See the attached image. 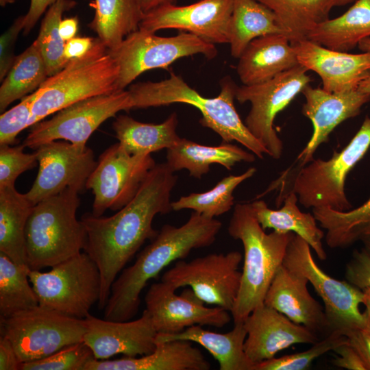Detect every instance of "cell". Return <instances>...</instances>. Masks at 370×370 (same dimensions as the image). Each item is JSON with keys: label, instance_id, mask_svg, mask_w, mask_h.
I'll list each match as a JSON object with an SVG mask.
<instances>
[{"label": "cell", "instance_id": "obj_33", "mask_svg": "<svg viewBox=\"0 0 370 370\" xmlns=\"http://www.w3.org/2000/svg\"><path fill=\"white\" fill-rule=\"evenodd\" d=\"M90 5L95 14L88 26L109 49L138 30L144 14L136 0H94Z\"/></svg>", "mask_w": 370, "mask_h": 370}, {"label": "cell", "instance_id": "obj_41", "mask_svg": "<svg viewBox=\"0 0 370 370\" xmlns=\"http://www.w3.org/2000/svg\"><path fill=\"white\" fill-rule=\"evenodd\" d=\"M94 358L91 349L82 341L65 346L45 358L22 362L21 370H84Z\"/></svg>", "mask_w": 370, "mask_h": 370}, {"label": "cell", "instance_id": "obj_34", "mask_svg": "<svg viewBox=\"0 0 370 370\" xmlns=\"http://www.w3.org/2000/svg\"><path fill=\"white\" fill-rule=\"evenodd\" d=\"M44 57L34 40L16 59L0 87V111L36 91L48 77Z\"/></svg>", "mask_w": 370, "mask_h": 370}, {"label": "cell", "instance_id": "obj_43", "mask_svg": "<svg viewBox=\"0 0 370 370\" xmlns=\"http://www.w3.org/2000/svg\"><path fill=\"white\" fill-rule=\"evenodd\" d=\"M35 91L21 99L20 103L1 113L0 116V145H13L16 136L25 129L31 127L32 106Z\"/></svg>", "mask_w": 370, "mask_h": 370}, {"label": "cell", "instance_id": "obj_49", "mask_svg": "<svg viewBox=\"0 0 370 370\" xmlns=\"http://www.w3.org/2000/svg\"><path fill=\"white\" fill-rule=\"evenodd\" d=\"M21 362L11 342L0 336V370H21Z\"/></svg>", "mask_w": 370, "mask_h": 370}, {"label": "cell", "instance_id": "obj_9", "mask_svg": "<svg viewBox=\"0 0 370 370\" xmlns=\"http://www.w3.org/2000/svg\"><path fill=\"white\" fill-rule=\"evenodd\" d=\"M109 51L119 69V90H125L145 71L166 69L178 59L196 54L212 59L218 53L215 45L191 33L180 32L175 36L164 37L140 29Z\"/></svg>", "mask_w": 370, "mask_h": 370}, {"label": "cell", "instance_id": "obj_52", "mask_svg": "<svg viewBox=\"0 0 370 370\" xmlns=\"http://www.w3.org/2000/svg\"><path fill=\"white\" fill-rule=\"evenodd\" d=\"M177 1V0H136L143 14L161 6L176 4Z\"/></svg>", "mask_w": 370, "mask_h": 370}, {"label": "cell", "instance_id": "obj_35", "mask_svg": "<svg viewBox=\"0 0 370 370\" xmlns=\"http://www.w3.org/2000/svg\"><path fill=\"white\" fill-rule=\"evenodd\" d=\"M276 16L291 43L306 39L319 23L329 18L330 0H256Z\"/></svg>", "mask_w": 370, "mask_h": 370}, {"label": "cell", "instance_id": "obj_57", "mask_svg": "<svg viewBox=\"0 0 370 370\" xmlns=\"http://www.w3.org/2000/svg\"><path fill=\"white\" fill-rule=\"evenodd\" d=\"M356 0H330L332 7L345 5Z\"/></svg>", "mask_w": 370, "mask_h": 370}, {"label": "cell", "instance_id": "obj_7", "mask_svg": "<svg viewBox=\"0 0 370 370\" xmlns=\"http://www.w3.org/2000/svg\"><path fill=\"white\" fill-rule=\"evenodd\" d=\"M119 74L109 49L97 37L86 55L69 60L35 91L32 126L76 102L119 90Z\"/></svg>", "mask_w": 370, "mask_h": 370}, {"label": "cell", "instance_id": "obj_29", "mask_svg": "<svg viewBox=\"0 0 370 370\" xmlns=\"http://www.w3.org/2000/svg\"><path fill=\"white\" fill-rule=\"evenodd\" d=\"M370 37V0H356L343 14L317 25L306 39L326 48L348 52Z\"/></svg>", "mask_w": 370, "mask_h": 370}, {"label": "cell", "instance_id": "obj_21", "mask_svg": "<svg viewBox=\"0 0 370 370\" xmlns=\"http://www.w3.org/2000/svg\"><path fill=\"white\" fill-rule=\"evenodd\" d=\"M247 331L244 349L254 364L275 357L293 345L313 344L321 338L264 304L256 308L243 322Z\"/></svg>", "mask_w": 370, "mask_h": 370}, {"label": "cell", "instance_id": "obj_32", "mask_svg": "<svg viewBox=\"0 0 370 370\" xmlns=\"http://www.w3.org/2000/svg\"><path fill=\"white\" fill-rule=\"evenodd\" d=\"M272 34L287 36L269 8L256 0H234L228 42L232 57L239 58L253 40Z\"/></svg>", "mask_w": 370, "mask_h": 370}, {"label": "cell", "instance_id": "obj_50", "mask_svg": "<svg viewBox=\"0 0 370 370\" xmlns=\"http://www.w3.org/2000/svg\"><path fill=\"white\" fill-rule=\"evenodd\" d=\"M58 0H30V5L26 14L24 15L23 33H29L40 16L47 10Z\"/></svg>", "mask_w": 370, "mask_h": 370}, {"label": "cell", "instance_id": "obj_23", "mask_svg": "<svg viewBox=\"0 0 370 370\" xmlns=\"http://www.w3.org/2000/svg\"><path fill=\"white\" fill-rule=\"evenodd\" d=\"M308 280L283 264L267 291L264 304L322 338L332 331L322 306L310 294Z\"/></svg>", "mask_w": 370, "mask_h": 370}, {"label": "cell", "instance_id": "obj_8", "mask_svg": "<svg viewBox=\"0 0 370 370\" xmlns=\"http://www.w3.org/2000/svg\"><path fill=\"white\" fill-rule=\"evenodd\" d=\"M51 268L47 272L29 273L39 306L68 317L86 318L101 295V275L95 262L82 251Z\"/></svg>", "mask_w": 370, "mask_h": 370}, {"label": "cell", "instance_id": "obj_16", "mask_svg": "<svg viewBox=\"0 0 370 370\" xmlns=\"http://www.w3.org/2000/svg\"><path fill=\"white\" fill-rule=\"evenodd\" d=\"M35 151L38 171L32 187L25 193L34 206L66 188L80 193L97 164L91 149L65 140L44 143Z\"/></svg>", "mask_w": 370, "mask_h": 370}, {"label": "cell", "instance_id": "obj_37", "mask_svg": "<svg viewBox=\"0 0 370 370\" xmlns=\"http://www.w3.org/2000/svg\"><path fill=\"white\" fill-rule=\"evenodd\" d=\"M30 268L18 264L0 251V316L8 318L39 305L29 281Z\"/></svg>", "mask_w": 370, "mask_h": 370}, {"label": "cell", "instance_id": "obj_54", "mask_svg": "<svg viewBox=\"0 0 370 370\" xmlns=\"http://www.w3.org/2000/svg\"><path fill=\"white\" fill-rule=\"evenodd\" d=\"M358 90L362 92L370 94V71L365 77L360 82Z\"/></svg>", "mask_w": 370, "mask_h": 370}, {"label": "cell", "instance_id": "obj_27", "mask_svg": "<svg viewBox=\"0 0 370 370\" xmlns=\"http://www.w3.org/2000/svg\"><path fill=\"white\" fill-rule=\"evenodd\" d=\"M246 337L243 323L234 324L226 333L211 332L195 325L175 334H157L156 343L175 340L193 341L212 354L219 362L220 370H254L256 364L245 352Z\"/></svg>", "mask_w": 370, "mask_h": 370}, {"label": "cell", "instance_id": "obj_36", "mask_svg": "<svg viewBox=\"0 0 370 370\" xmlns=\"http://www.w3.org/2000/svg\"><path fill=\"white\" fill-rule=\"evenodd\" d=\"M312 210L319 226L326 231L325 241L332 249L347 248L370 231V197L360 206L347 211L329 208Z\"/></svg>", "mask_w": 370, "mask_h": 370}, {"label": "cell", "instance_id": "obj_53", "mask_svg": "<svg viewBox=\"0 0 370 370\" xmlns=\"http://www.w3.org/2000/svg\"><path fill=\"white\" fill-rule=\"evenodd\" d=\"M364 299L362 304L365 306V311L363 312L365 319V329L370 333V288H367L363 290Z\"/></svg>", "mask_w": 370, "mask_h": 370}, {"label": "cell", "instance_id": "obj_58", "mask_svg": "<svg viewBox=\"0 0 370 370\" xmlns=\"http://www.w3.org/2000/svg\"><path fill=\"white\" fill-rule=\"evenodd\" d=\"M16 0H0V5L2 7L5 6L7 4L12 3Z\"/></svg>", "mask_w": 370, "mask_h": 370}, {"label": "cell", "instance_id": "obj_55", "mask_svg": "<svg viewBox=\"0 0 370 370\" xmlns=\"http://www.w3.org/2000/svg\"><path fill=\"white\" fill-rule=\"evenodd\" d=\"M358 47L362 52H370V37L360 41Z\"/></svg>", "mask_w": 370, "mask_h": 370}, {"label": "cell", "instance_id": "obj_1", "mask_svg": "<svg viewBox=\"0 0 370 370\" xmlns=\"http://www.w3.org/2000/svg\"><path fill=\"white\" fill-rule=\"evenodd\" d=\"M177 176L166 162L156 164L134 197L110 217H82L87 232L84 249L97 264L101 275L99 309L105 308L112 284L125 264L147 240L158 232L153 227L156 215L172 210L171 194Z\"/></svg>", "mask_w": 370, "mask_h": 370}, {"label": "cell", "instance_id": "obj_40", "mask_svg": "<svg viewBox=\"0 0 370 370\" xmlns=\"http://www.w3.org/2000/svg\"><path fill=\"white\" fill-rule=\"evenodd\" d=\"M347 342L346 336L339 331H333L321 338L306 351L273 358L255 365L254 370H304L325 353Z\"/></svg>", "mask_w": 370, "mask_h": 370}, {"label": "cell", "instance_id": "obj_42", "mask_svg": "<svg viewBox=\"0 0 370 370\" xmlns=\"http://www.w3.org/2000/svg\"><path fill=\"white\" fill-rule=\"evenodd\" d=\"M23 144L11 147L0 145V188L13 186L23 172L34 169L38 162L37 153L23 151Z\"/></svg>", "mask_w": 370, "mask_h": 370}, {"label": "cell", "instance_id": "obj_11", "mask_svg": "<svg viewBox=\"0 0 370 370\" xmlns=\"http://www.w3.org/2000/svg\"><path fill=\"white\" fill-rule=\"evenodd\" d=\"M309 244L293 234L283 260L289 270L305 277L324 304V311L332 331L344 334L365 329L362 304L364 291L347 280H339L325 273L316 263Z\"/></svg>", "mask_w": 370, "mask_h": 370}, {"label": "cell", "instance_id": "obj_5", "mask_svg": "<svg viewBox=\"0 0 370 370\" xmlns=\"http://www.w3.org/2000/svg\"><path fill=\"white\" fill-rule=\"evenodd\" d=\"M79 193L66 188L34 206L25 228L27 261L31 270L52 267L84 251L87 232L77 218Z\"/></svg>", "mask_w": 370, "mask_h": 370}, {"label": "cell", "instance_id": "obj_48", "mask_svg": "<svg viewBox=\"0 0 370 370\" xmlns=\"http://www.w3.org/2000/svg\"><path fill=\"white\" fill-rule=\"evenodd\" d=\"M95 39L88 36H75L65 42L64 55L69 61L86 55L92 48Z\"/></svg>", "mask_w": 370, "mask_h": 370}, {"label": "cell", "instance_id": "obj_45", "mask_svg": "<svg viewBox=\"0 0 370 370\" xmlns=\"http://www.w3.org/2000/svg\"><path fill=\"white\" fill-rule=\"evenodd\" d=\"M346 280L360 290L370 288V254L363 248L353 251L345 266Z\"/></svg>", "mask_w": 370, "mask_h": 370}, {"label": "cell", "instance_id": "obj_39", "mask_svg": "<svg viewBox=\"0 0 370 370\" xmlns=\"http://www.w3.org/2000/svg\"><path fill=\"white\" fill-rule=\"evenodd\" d=\"M75 5L73 0H58L47 10L42 21L35 41L45 60L49 77L62 70L69 62L64 55L65 42L60 36L59 25L63 13Z\"/></svg>", "mask_w": 370, "mask_h": 370}, {"label": "cell", "instance_id": "obj_6", "mask_svg": "<svg viewBox=\"0 0 370 370\" xmlns=\"http://www.w3.org/2000/svg\"><path fill=\"white\" fill-rule=\"evenodd\" d=\"M370 147V116L367 115L354 136L339 152L335 151L328 160L313 158L304 165H298L283 174L291 175L286 180H275L273 183L290 182L280 188V193L290 187L277 199V205L288 192H293L298 202L306 208H329L347 211L352 208L345 193L347 176L365 156Z\"/></svg>", "mask_w": 370, "mask_h": 370}, {"label": "cell", "instance_id": "obj_25", "mask_svg": "<svg viewBox=\"0 0 370 370\" xmlns=\"http://www.w3.org/2000/svg\"><path fill=\"white\" fill-rule=\"evenodd\" d=\"M210 365L201 352L188 341L156 343L150 354L115 360L92 359L84 370H208Z\"/></svg>", "mask_w": 370, "mask_h": 370}, {"label": "cell", "instance_id": "obj_4", "mask_svg": "<svg viewBox=\"0 0 370 370\" xmlns=\"http://www.w3.org/2000/svg\"><path fill=\"white\" fill-rule=\"evenodd\" d=\"M227 232L234 239L241 241L244 249L240 288L230 312L234 323H242L256 308L264 304L294 233L274 230L266 233L250 203L234 206Z\"/></svg>", "mask_w": 370, "mask_h": 370}, {"label": "cell", "instance_id": "obj_13", "mask_svg": "<svg viewBox=\"0 0 370 370\" xmlns=\"http://www.w3.org/2000/svg\"><path fill=\"white\" fill-rule=\"evenodd\" d=\"M130 110L128 90L94 96L71 104L55 113L52 118L32 125L23 144L36 149L44 143L63 140L86 147L90 136L105 121L120 111Z\"/></svg>", "mask_w": 370, "mask_h": 370}, {"label": "cell", "instance_id": "obj_20", "mask_svg": "<svg viewBox=\"0 0 370 370\" xmlns=\"http://www.w3.org/2000/svg\"><path fill=\"white\" fill-rule=\"evenodd\" d=\"M305 102L301 112L311 121L313 132L296 162L302 166L314 158L318 147L329 140L330 133L342 122L360 114L364 105L370 101V94L358 89L331 92L310 84L301 91Z\"/></svg>", "mask_w": 370, "mask_h": 370}, {"label": "cell", "instance_id": "obj_51", "mask_svg": "<svg viewBox=\"0 0 370 370\" xmlns=\"http://www.w3.org/2000/svg\"><path fill=\"white\" fill-rule=\"evenodd\" d=\"M79 21L77 17L62 18L59 25V32L63 40L66 41L75 37L78 30Z\"/></svg>", "mask_w": 370, "mask_h": 370}, {"label": "cell", "instance_id": "obj_2", "mask_svg": "<svg viewBox=\"0 0 370 370\" xmlns=\"http://www.w3.org/2000/svg\"><path fill=\"white\" fill-rule=\"evenodd\" d=\"M221 227L217 219L194 211L180 227L163 225L134 263L123 269L112 284L104 319L131 320L138 311L140 295L148 281L156 278L171 263L186 258L193 249L211 245Z\"/></svg>", "mask_w": 370, "mask_h": 370}, {"label": "cell", "instance_id": "obj_14", "mask_svg": "<svg viewBox=\"0 0 370 370\" xmlns=\"http://www.w3.org/2000/svg\"><path fill=\"white\" fill-rule=\"evenodd\" d=\"M243 256L238 251L210 254L190 261L177 260L164 273L161 281L176 290L189 286L204 303L231 312L241 285L238 267Z\"/></svg>", "mask_w": 370, "mask_h": 370}, {"label": "cell", "instance_id": "obj_38", "mask_svg": "<svg viewBox=\"0 0 370 370\" xmlns=\"http://www.w3.org/2000/svg\"><path fill=\"white\" fill-rule=\"evenodd\" d=\"M256 172L255 167H250L242 174L225 177L206 192L190 193L172 201V210L190 209L208 218L224 214L234 205L233 193L236 187L251 177Z\"/></svg>", "mask_w": 370, "mask_h": 370}, {"label": "cell", "instance_id": "obj_10", "mask_svg": "<svg viewBox=\"0 0 370 370\" xmlns=\"http://www.w3.org/2000/svg\"><path fill=\"white\" fill-rule=\"evenodd\" d=\"M1 336L14 347L21 362L45 358L62 347L84 341L82 319L39 305L0 319Z\"/></svg>", "mask_w": 370, "mask_h": 370}, {"label": "cell", "instance_id": "obj_24", "mask_svg": "<svg viewBox=\"0 0 370 370\" xmlns=\"http://www.w3.org/2000/svg\"><path fill=\"white\" fill-rule=\"evenodd\" d=\"M299 64L288 37L267 34L253 40L238 58V76L243 85L268 81Z\"/></svg>", "mask_w": 370, "mask_h": 370}, {"label": "cell", "instance_id": "obj_18", "mask_svg": "<svg viewBox=\"0 0 370 370\" xmlns=\"http://www.w3.org/2000/svg\"><path fill=\"white\" fill-rule=\"evenodd\" d=\"M170 284L153 283L145 297V310L158 334H175L195 325L222 328L231 321V312L221 307H206L192 291L180 295Z\"/></svg>", "mask_w": 370, "mask_h": 370}, {"label": "cell", "instance_id": "obj_3", "mask_svg": "<svg viewBox=\"0 0 370 370\" xmlns=\"http://www.w3.org/2000/svg\"><path fill=\"white\" fill-rule=\"evenodd\" d=\"M237 86L230 76L221 82L220 93L208 98L200 95L174 73L160 82H139L130 86V109L159 107L172 103H186L201 114L200 124L216 132L223 143L236 141L257 158L262 159L269 152L249 131L234 106Z\"/></svg>", "mask_w": 370, "mask_h": 370}, {"label": "cell", "instance_id": "obj_26", "mask_svg": "<svg viewBox=\"0 0 370 370\" xmlns=\"http://www.w3.org/2000/svg\"><path fill=\"white\" fill-rule=\"evenodd\" d=\"M297 202V195L290 191L282 198L280 205L284 204L278 210L269 208L263 200L250 204L258 221L264 230L273 229L279 232H293L298 235L309 244L319 260H324L327 258L322 241L325 234L318 226L314 214L301 212Z\"/></svg>", "mask_w": 370, "mask_h": 370}, {"label": "cell", "instance_id": "obj_28", "mask_svg": "<svg viewBox=\"0 0 370 370\" xmlns=\"http://www.w3.org/2000/svg\"><path fill=\"white\" fill-rule=\"evenodd\" d=\"M256 156L230 143L208 146L182 138L174 147L166 149V163L174 171L186 169L193 177L201 179L217 164L227 170L242 162H253Z\"/></svg>", "mask_w": 370, "mask_h": 370}, {"label": "cell", "instance_id": "obj_30", "mask_svg": "<svg viewBox=\"0 0 370 370\" xmlns=\"http://www.w3.org/2000/svg\"><path fill=\"white\" fill-rule=\"evenodd\" d=\"M178 124L175 112L162 123H146L127 115L118 116L112 129L122 147L130 153L147 155L176 145L180 139L176 128Z\"/></svg>", "mask_w": 370, "mask_h": 370}, {"label": "cell", "instance_id": "obj_44", "mask_svg": "<svg viewBox=\"0 0 370 370\" xmlns=\"http://www.w3.org/2000/svg\"><path fill=\"white\" fill-rule=\"evenodd\" d=\"M24 15L14 20L0 37V80L2 81L11 69L15 59V43L19 33L23 30Z\"/></svg>", "mask_w": 370, "mask_h": 370}, {"label": "cell", "instance_id": "obj_12", "mask_svg": "<svg viewBox=\"0 0 370 370\" xmlns=\"http://www.w3.org/2000/svg\"><path fill=\"white\" fill-rule=\"evenodd\" d=\"M308 71L298 64L268 81L236 88V99L251 105L245 125L273 159H280L283 151V143L274 128L275 116L310 84Z\"/></svg>", "mask_w": 370, "mask_h": 370}, {"label": "cell", "instance_id": "obj_56", "mask_svg": "<svg viewBox=\"0 0 370 370\" xmlns=\"http://www.w3.org/2000/svg\"><path fill=\"white\" fill-rule=\"evenodd\" d=\"M360 241L363 244V249L370 254V231L362 237Z\"/></svg>", "mask_w": 370, "mask_h": 370}, {"label": "cell", "instance_id": "obj_22", "mask_svg": "<svg viewBox=\"0 0 370 370\" xmlns=\"http://www.w3.org/2000/svg\"><path fill=\"white\" fill-rule=\"evenodd\" d=\"M299 64L316 73L323 88L338 92L358 89L370 71V52L350 53L326 48L307 39L291 44Z\"/></svg>", "mask_w": 370, "mask_h": 370}, {"label": "cell", "instance_id": "obj_15", "mask_svg": "<svg viewBox=\"0 0 370 370\" xmlns=\"http://www.w3.org/2000/svg\"><path fill=\"white\" fill-rule=\"evenodd\" d=\"M156 164L151 154H131L119 142L107 148L86 184L94 195L92 214L100 217L108 209L119 210L125 206Z\"/></svg>", "mask_w": 370, "mask_h": 370}, {"label": "cell", "instance_id": "obj_17", "mask_svg": "<svg viewBox=\"0 0 370 370\" xmlns=\"http://www.w3.org/2000/svg\"><path fill=\"white\" fill-rule=\"evenodd\" d=\"M234 2L199 0L186 5H166L144 14L138 29L151 33L175 29L214 45L228 43Z\"/></svg>", "mask_w": 370, "mask_h": 370}, {"label": "cell", "instance_id": "obj_46", "mask_svg": "<svg viewBox=\"0 0 370 370\" xmlns=\"http://www.w3.org/2000/svg\"><path fill=\"white\" fill-rule=\"evenodd\" d=\"M333 352L337 355L332 360L335 366L349 370H367L360 355L347 341L337 346Z\"/></svg>", "mask_w": 370, "mask_h": 370}, {"label": "cell", "instance_id": "obj_19", "mask_svg": "<svg viewBox=\"0 0 370 370\" xmlns=\"http://www.w3.org/2000/svg\"><path fill=\"white\" fill-rule=\"evenodd\" d=\"M82 321L86 330L84 342L95 359H108L117 354L137 357L149 354L156 347L158 333L145 309L140 318L132 321H110L90 314Z\"/></svg>", "mask_w": 370, "mask_h": 370}, {"label": "cell", "instance_id": "obj_47", "mask_svg": "<svg viewBox=\"0 0 370 370\" xmlns=\"http://www.w3.org/2000/svg\"><path fill=\"white\" fill-rule=\"evenodd\" d=\"M344 335L347 343L360 355L366 369L370 370V333L364 329H355L346 332Z\"/></svg>", "mask_w": 370, "mask_h": 370}, {"label": "cell", "instance_id": "obj_31", "mask_svg": "<svg viewBox=\"0 0 370 370\" xmlns=\"http://www.w3.org/2000/svg\"><path fill=\"white\" fill-rule=\"evenodd\" d=\"M33 207L15 186L0 188V251L18 264H27L25 228Z\"/></svg>", "mask_w": 370, "mask_h": 370}]
</instances>
